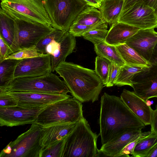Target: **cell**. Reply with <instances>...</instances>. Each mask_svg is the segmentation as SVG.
<instances>
[{"mask_svg":"<svg viewBox=\"0 0 157 157\" xmlns=\"http://www.w3.org/2000/svg\"><path fill=\"white\" fill-rule=\"evenodd\" d=\"M99 124L102 145L129 131L145 126L120 97L106 93L101 97Z\"/></svg>","mask_w":157,"mask_h":157,"instance_id":"6da1fadb","label":"cell"},{"mask_svg":"<svg viewBox=\"0 0 157 157\" xmlns=\"http://www.w3.org/2000/svg\"><path fill=\"white\" fill-rule=\"evenodd\" d=\"M55 71L63 78L74 98L81 102L98 100L104 85L95 70L65 61Z\"/></svg>","mask_w":157,"mask_h":157,"instance_id":"7a4b0ae2","label":"cell"},{"mask_svg":"<svg viewBox=\"0 0 157 157\" xmlns=\"http://www.w3.org/2000/svg\"><path fill=\"white\" fill-rule=\"evenodd\" d=\"M98 135L83 117L65 138L62 157H95L98 151Z\"/></svg>","mask_w":157,"mask_h":157,"instance_id":"3957f363","label":"cell"},{"mask_svg":"<svg viewBox=\"0 0 157 157\" xmlns=\"http://www.w3.org/2000/svg\"><path fill=\"white\" fill-rule=\"evenodd\" d=\"M82 108V102L74 97L59 101L42 109L34 123L44 126L77 122L83 117Z\"/></svg>","mask_w":157,"mask_h":157,"instance_id":"277c9868","label":"cell"},{"mask_svg":"<svg viewBox=\"0 0 157 157\" xmlns=\"http://www.w3.org/2000/svg\"><path fill=\"white\" fill-rule=\"evenodd\" d=\"M67 94L70 91L63 81L51 72L33 77L14 78L0 91Z\"/></svg>","mask_w":157,"mask_h":157,"instance_id":"5b68a950","label":"cell"},{"mask_svg":"<svg viewBox=\"0 0 157 157\" xmlns=\"http://www.w3.org/2000/svg\"><path fill=\"white\" fill-rule=\"evenodd\" d=\"M54 29L68 32L79 13L89 6L83 0H42Z\"/></svg>","mask_w":157,"mask_h":157,"instance_id":"8992f818","label":"cell"},{"mask_svg":"<svg viewBox=\"0 0 157 157\" xmlns=\"http://www.w3.org/2000/svg\"><path fill=\"white\" fill-rule=\"evenodd\" d=\"M1 8L15 19H22L51 26L42 0H3Z\"/></svg>","mask_w":157,"mask_h":157,"instance_id":"52a82bcc","label":"cell"},{"mask_svg":"<svg viewBox=\"0 0 157 157\" xmlns=\"http://www.w3.org/2000/svg\"><path fill=\"white\" fill-rule=\"evenodd\" d=\"M42 126L32 124L30 128L9 144L11 148L7 157H40L43 148L40 143Z\"/></svg>","mask_w":157,"mask_h":157,"instance_id":"ba28073f","label":"cell"},{"mask_svg":"<svg viewBox=\"0 0 157 157\" xmlns=\"http://www.w3.org/2000/svg\"><path fill=\"white\" fill-rule=\"evenodd\" d=\"M19 50L35 46L54 28L51 26L22 19H14Z\"/></svg>","mask_w":157,"mask_h":157,"instance_id":"9c48e42d","label":"cell"},{"mask_svg":"<svg viewBox=\"0 0 157 157\" xmlns=\"http://www.w3.org/2000/svg\"><path fill=\"white\" fill-rule=\"evenodd\" d=\"M118 22L140 29H154L157 28V15L151 7L144 5H135L122 11Z\"/></svg>","mask_w":157,"mask_h":157,"instance_id":"30bf717a","label":"cell"},{"mask_svg":"<svg viewBox=\"0 0 157 157\" xmlns=\"http://www.w3.org/2000/svg\"><path fill=\"white\" fill-rule=\"evenodd\" d=\"M42 109L18 105L0 107V126L12 127L34 123Z\"/></svg>","mask_w":157,"mask_h":157,"instance_id":"8fae6325","label":"cell"},{"mask_svg":"<svg viewBox=\"0 0 157 157\" xmlns=\"http://www.w3.org/2000/svg\"><path fill=\"white\" fill-rule=\"evenodd\" d=\"M52 72L51 56L45 54L21 59L17 66L14 78L38 77Z\"/></svg>","mask_w":157,"mask_h":157,"instance_id":"7c38bea8","label":"cell"},{"mask_svg":"<svg viewBox=\"0 0 157 157\" xmlns=\"http://www.w3.org/2000/svg\"><path fill=\"white\" fill-rule=\"evenodd\" d=\"M7 91L17 100L18 105L32 109H43L56 102L71 97L67 94Z\"/></svg>","mask_w":157,"mask_h":157,"instance_id":"4fadbf2b","label":"cell"},{"mask_svg":"<svg viewBox=\"0 0 157 157\" xmlns=\"http://www.w3.org/2000/svg\"><path fill=\"white\" fill-rule=\"evenodd\" d=\"M157 43V32L154 29H140L125 43L148 63Z\"/></svg>","mask_w":157,"mask_h":157,"instance_id":"5bb4252c","label":"cell"},{"mask_svg":"<svg viewBox=\"0 0 157 157\" xmlns=\"http://www.w3.org/2000/svg\"><path fill=\"white\" fill-rule=\"evenodd\" d=\"M120 98L127 106L143 122L145 125L151 124L152 109L146 101L134 91L124 89Z\"/></svg>","mask_w":157,"mask_h":157,"instance_id":"9a60e30c","label":"cell"},{"mask_svg":"<svg viewBox=\"0 0 157 157\" xmlns=\"http://www.w3.org/2000/svg\"><path fill=\"white\" fill-rule=\"evenodd\" d=\"M78 122L57 123L42 126L40 143L43 147L66 137L74 129Z\"/></svg>","mask_w":157,"mask_h":157,"instance_id":"2e32d148","label":"cell"},{"mask_svg":"<svg viewBox=\"0 0 157 157\" xmlns=\"http://www.w3.org/2000/svg\"><path fill=\"white\" fill-rule=\"evenodd\" d=\"M141 128L129 131L122 134L114 140L103 145L98 150V156L116 157L121 150L128 144L138 138L142 133Z\"/></svg>","mask_w":157,"mask_h":157,"instance_id":"e0dca14e","label":"cell"},{"mask_svg":"<svg viewBox=\"0 0 157 157\" xmlns=\"http://www.w3.org/2000/svg\"><path fill=\"white\" fill-rule=\"evenodd\" d=\"M140 29L137 27L117 22L111 25L108 30L105 42L114 46L125 43L129 38Z\"/></svg>","mask_w":157,"mask_h":157,"instance_id":"ac0fdd59","label":"cell"},{"mask_svg":"<svg viewBox=\"0 0 157 157\" xmlns=\"http://www.w3.org/2000/svg\"><path fill=\"white\" fill-rule=\"evenodd\" d=\"M0 35L5 40L13 53L19 50L18 34L14 19L1 8L0 10Z\"/></svg>","mask_w":157,"mask_h":157,"instance_id":"d6986e66","label":"cell"},{"mask_svg":"<svg viewBox=\"0 0 157 157\" xmlns=\"http://www.w3.org/2000/svg\"><path fill=\"white\" fill-rule=\"evenodd\" d=\"M76 45L75 37L67 32L60 42L57 49L50 56L52 72L55 71L60 63L65 61L67 57L73 52Z\"/></svg>","mask_w":157,"mask_h":157,"instance_id":"ffe728a7","label":"cell"},{"mask_svg":"<svg viewBox=\"0 0 157 157\" xmlns=\"http://www.w3.org/2000/svg\"><path fill=\"white\" fill-rule=\"evenodd\" d=\"M124 0H104L99 9L105 21L111 25L118 21Z\"/></svg>","mask_w":157,"mask_h":157,"instance_id":"44dd1931","label":"cell"},{"mask_svg":"<svg viewBox=\"0 0 157 157\" xmlns=\"http://www.w3.org/2000/svg\"><path fill=\"white\" fill-rule=\"evenodd\" d=\"M132 87L139 97L146 101L152 98H157V75L136 82Z\"/></svg>","mask_w":157,"mask_h":157,"instance_id":"7402d4cb","label":"cell"},{"mask_svg":"<svg viewBox=\"0 0 157 157\" xmlns=\"http://www.w3.org/2000/svg\"><path fill=\"white\" fill-rule=\"evenodd\" d=\"M94 45V50L98 56L105 58L120 67L126 64L116 46L108 44L105 41Z\"/></svg>","mask_w":157,"mask_h":157,"instance_id":"603a6c76","label":"cell"},{"mask_svg":"<svg viewBox=\"0 0 157 157\" xmlns=\"http://www.w3.org/2000/svg\"><path fill=\"white\" fill-rule=\"evenodd\" d=\"M148 68L142 66L125 64L121 67L114 85L118 86L128 85L132 87L134 77Z\"/></svg>","mask_w":157,"mask_h":157,"instance_id":"cb8c5ba5","label":"cell"},{"mask_svg":"<svg viewBox=\"0 0 157 157\" xmlns=\"http://www.w3.org/2000/svg\"><path fill=\"white\" fill-rule=\"evenodd\" d=\"M94 7L88 6L78 15L73 23L91 26L106 22L99 10Z\"/></svg>","mask_w":157,"mask_h":157,"instance_id":"d4e9b609","label":"cell"},{"mask_svg":"<svg viewBox=\"0 0 157 157\" xmlns=\"http://www.w3.org/2000/svg\"><path fill=\"white\" fill-rule=\"evenodd\" d=\"M21 60L6 59L0 62V90H4L14 78L17 66Z\"/></svg>","mask_w":157,"mask_h":157,"instance_id":"484cf974","label":"cell"},{"mask_svg":"<svg viewBox=\"0 0 157 157\" xmlns=\"http://www.w3.org/2000/svg\"><path fill=\"white\" fill-rule=\"evenodd\" d=\"M126 64L148 67L151 66L135 50L126 43L116 46Z\"/></svg>","mask_w":157,"mask_h":157,"instance_id":"4316f807","label":"cell"},{"mask_svg":"<svg viewBox=\"0 0 157 157\" xmlns=\"http://www.w3.org/2000/svg\"><path fill=\"white\" fill-rule=\"evenodd\" d=\"M157 143V135L151 132L137 142L131 156L146 157L148 152Z\"/></svg>","mask_w":157,"mask_h":157,"instance_id":"83f0119b","label":"cell"},{"mask_svg":"<svg viewBox=\"0 0 157 157\" xmlns=\"http://www.w3.org/2000/svg\"><path fill=\"white\" fill-rule=\"evenodd\" d=\"M148 63L151 67L146 70L137 74L133 79V82H140L157 75V43Z\"/></svg>","mask_w":157,"mask_h":157,"instance_id":"f1b7e54d","label":"cell"},{"mask_svg":"<svg viewBox=\"0 0 157 157\" xmlns=\"http://www.w3.org/2000/svg\"><path fill=\"white\" fill-rule=\"evenodd\" d=\"M67 32L54 29L52 32L42 38L36 45L37 52L41 54H45L46 47L54 40H61Z\"/></svg>","mask_w":157,"mask_h":157,"instance_id":"f546056e","label":"cell"},{"mask_svg":"<svg viewBox=\"0 0 157 157\" xmlns=\"http://www.w3.org/2000/svg\"><path fill=\"white\" fill-rule=\"evenodd\" d=\"M111 63L106 58L98 56L95 58L94 70L104 86L107 82Z\"/></svg>","mask_w":157,"mask_h":157,"instance_id":"4dcf8cb0","label":"cell"},{"mask_svg":"<svg viewBox=\"0 0 157 157\" xmlns=\"http://www.w3.org/2000/svg\"><path fill=\"white\" fill-rule=\"evenodd\" d=\"M66 137L43 147L40 157H62Z\"/></svg>","mask_w":157,"mask_h":157,"instance_id":"1f68e13d","label":"cell"},{"mask_svg":"<svg viewBox=\"0 0 157 157\" xmlns=\"http://www.w3.org/2000/svg\"><path fill=\"white\" fill-rule=\"evenodd\" d=\"M108 27L95 29L84 33L82 36L92 42L94 44L105 42L108 30Z\"/></svg>","mask_w":157,"mask_h":157,"instance_id":"d6a6232c","label":"cell"},{"mask_svg":"<svg viewBox=\"0 0 157 157\" xmlns=\"http://www.w3.org/2000/svg\"><path fill=\"white\" fill-rule=\"evenodd\" d=\"M108 27V23L105 22L100 25L88 26L72 23L68 32L75 37H80L90 30L97 28Z\"/></svg>","mask_w":157,"mask_h":157,"instance_id":"836d02e7","label":"cell"},{"mask_svg":"<svg viewBox=\"0 0 157 157\" xmlns=\"http://www.w3.org/2000/svg\"><path fill=\"white\" fill-rule=\"evenodd\" d=\"M43 55L37 52L35 46L13 52L8 56L6 59H21L40 56Z\"/></svg>","mask_w":157,"mask_h":157,"instance_id":"e575fe53","label":"cell"},{"mask_svg":"<svg viewBox=\"0 0 157 157\" xmlns=\"http://www.w3.org/2000/svg\"><path fill=\"white\" fill-rule=\"evenodd\" d=\"M144 5L153 8L157 15V0H124L122 11L134 5Z\"/></svg>","mask_w":157,"mask_h":157,"instance_id":"d590c367","label":"cell"},{"mask_svg":"<svg viewBox=\"0 0 157 157\" xmlns=\"http://www.w3.org/2000/svg\"><path fill=\"white\" fill-rule=\"evenodd\" d=\"M151 132H142L140 136L133 141L130 142L126 145L117 155L116 157H129L131 154L132 155L134 148L137 142L143 137L147 135Z\"/></svg>","mask_w":157,"mask_h":157,"instance_id":"8d00e7d4","label":"cell"},{"mask_svg":"<svg viewBox=\"0 0 157 157\" xmlns=\"http://www.w3.org/2000/svg\"><path fill=\"white\" fill-rule=\"evenodd\" d=\"M17 105V100L7 91H0V107H7Z\"/></svg>","mask_w":157,"mask_h":157,"instance_id":"74e56055","label":"cell"},{"mask_svg":"<svg viewBox=\"0 0 157 157\" xmlns=\"http://www.w3.org/2000/svg\"><path fill=\"white\" fill-rule=\"evenodd\" d=\"M121 67L113 63H111L107 81L105 86L110 87L114 85V82Z\"/></svg>","mask_w":157,"mask_h":157,"instance_id":"f35d334b","label":"cell"},{"mask_svg":"<svg viewBox=\"0 0 157 157\" xmlns=\"http://www.w3.org/2000/svg\"><path fill=\"white\" fill-rule=\"evenodd\" d=\"M13 52L10 46L0 35V62L6 59Z\"/></svg>","mask_w":157,"mask_h":157,"instance_id":"ab89813d","label":"cell"},{"mask_svg":"<svg viewBox=\"0 0 157 157\" xmlns=\"http://www.w3.org/2000/svg\"><path fill=\"white\" fill-rule=\"evenodd\" d=\"M151 131L157 135V105L155 109L152 110L151 120Z\"/></svg>","mask_w":157,"mask_h":157,"instance_id":"60d3db41","label":"cell"},{"mask_svg":"<svg viewBox=\"0 0 157 157\" xmlns=\"http://www.w3.org/2000/svg\"><path fill=\"white\" fill-rule=\"evenodd\" d=\"M61 40H54L48 44L45 48V54H48L50 56L53 55L58 48L59 43Z\"/></svg>","mask_w":157,"mask_h":157,"instance_id":"b9f144b4","label":"cell"},{"mask_svg":"<svg viewBox=\"0 0 157 157\" xmlns=\"http://www.w3.org/2000/svg\"><path fill=\"white\" fill-rule=\"evenodd\" d=\"M89 6L99 9L104 0H83Z\"/></svg>","mask_w":157,"mask_h":157,"instance_id":"7bdbcfd3","label":"cell"},{"mask_svg":"<svg viewBox=\"0 0 157 157\" xmlns=\"http://www.w3.org/2000/svg\"><path fill=\"white\" fill-rule=\"evenodd\" d=\"M146 157H157V143L149 151Z\"/></svg>","mask_w":157,"mask_h":157,"instance_id":"ee69618b","label":"cell"},{"mask_svg":"<svg viewBox=\"0 0 157 157\" xmlns=\"http://www.w3.org/2000/svg\"><path fill=\"white\" fill-rule=\"evenodd\" d=\"M146 104H147V105L149 106H151V105L152 103H151V101L150 100H147L146 101Z\"/></svg>","mask_w":157,"mask_h":157,"instance_id":"f6af8a7d","label":"cell"},{"mask_svg":"<svg viewBox=\"0 0 157 157\" xmlns=\"http://www.w3.org/2000/svg\"><path fill=\"white\" fill-rule=\"evenodd\" d=\"M1 0V1H2V0Z\"/></svg>","mask_w":157,"mask_h":157,"instance_id":"bcb514c9","label":"cell"}]
</instances>
